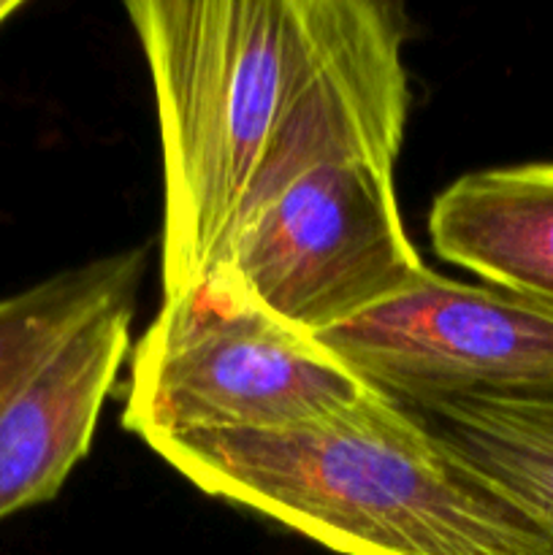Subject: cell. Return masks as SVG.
<instances>
[{
  "mask_svg": "<svg viewBox=\"0 0 553 555\" xmlns=\"http://www.w3.org/2000/svg\"><path fill=\"white\" fill-rule=\"evenodd\" d=\"M410 410L553 529V388L434 399Z\"/></svg>",
  "mask_w": 553,
  "mask_h": 555,
  "instance_id": "cell-8",
  "label": "cell"
},
{
  "mask_svg": "<svg viewBox=\"0 0 553 555\" xmlns=\"http://www.w3.org/2000/svg\"><path fill=\"white\" fill-rule=\"evenodd\" d=\"M428 236L448 263L553 309V163L464 173L434 198Z\"/></svg>",
  "mask_w": 553,
  "mask_h": 555,
  "instance_id": "cell-7",
  "label": "cell"
},
{
  "mask_svg": "<svg viewBox=\"0 0 553 555\" xmlns=\"http://www.w3.org/2000/svg\"><path fill=\"white\" fill-rule=\"evenodd\" d=\"M119 423L141 442L323 421L372 393L312 336L287 328L222 269L179 296L133 345Z\"/></svg>",
  "mask_w": 553,
  "mask_h": 555,
  "instance_id": "cell-3",
  "label": "cell"
},
{
  "mask_svg": "<svg viewBox=\"0 0 553 555\" xmlns=\"http://www.w3.org/2000/svg\"><path fill=\"white\" fill-rule=\"evenodd\" d=\"M163 152V298L325 157H399L407 16L385 0H130Z\"/></svg>",
  "mask_w": 553,
  "mask_h": 555,
  "instance_id": "cell-1",
  "label": "cell"
},
{
  "mask_svg": "<svg viewBox=\"0 0 553 555\" xmlns=\"http://www.w3.org/2000/svg\"><path fill=\"white\" fill-rule=\"evenodd\" d=\"M394 157L336 155L249 211L217 269L287 328L318 336L428 274L401 222Z\"/></svg>",
  "mask_w": 553,
  "mask_h": 555,
  "instance_id": "cell-4",
  "label": "cell"
},
{
  "mask_svg": "<svg viewBox=\"0 0 553 555\" xmlns=\"http://www.w3.org/2000/svg\"><path fill=\"white\" fill-rule=\"evenodd\" d=\"M144 266L146 247H133L0 298V412L87 314L141 285Z\"/></svg>",
  "mask_w": 553,
  "mask_h": 555,
  "instance_id": "cell-9",
  "label": "cell"
},
{
  "mask_svg": "<svg viewBox=\"0 0 553 555\" xmlns=\"http://www.w3.org/2000/svg\"><path fill=\"white\" fill-rule=\"evenodd\" d=\"M314 341L407 406L553 388V309L434 271Z\"/></svg>",
  "mask_w": 553,
  "mask_h": 555,
  "instance_id": "cell-5",
  "label": "cell"
},
{
  "mask_svg": "<svg viewBox=\"0 0 553 555\" xmlns=\"http://www.w3.org/2000/svg\"><path fill=\"white\" fill-rule=\"evenodd\" d=\"M139 287L87 314L0 412V520L52 502L90 450L130 352Z\"/></svg>",
  "mask_w": 553,
  "mask_h": 555,
  "instance_id": "cell-6",
  "label": "cell"
},
{
  "mask_svg": "<svg viewBox=\"0 0 553 555\" xmlns=\"http://www.w3.org/2000/svg\"><path fill=\"white\" fill-rule=\"evenodd\" d=\"M150 448L209 496L342 555H553L545 520L377 390L323 421Z\"/></svg>",
  "mask_w": 553,
  "mask_h": 555,
  "instance_id": "cell-2",
  "label": "cell"
}]
</instances>
